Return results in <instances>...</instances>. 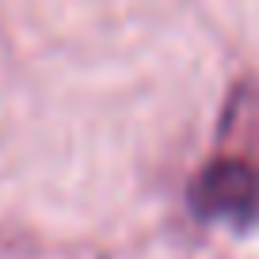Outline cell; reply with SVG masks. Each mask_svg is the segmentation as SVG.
<instances>
[{
    "label": "cell",
    "mask_w": 259,
    "mask_h": 259,
    "mask_svg": "<svg viewBox=\"0 0 259 259\" xmlns=\"http://www.w3.org/2000/svg\"><path fill=\"white\" fill-rule=\"evenodd\" d=\"M187 206L198 221H229L233 229L259 225V164L244 156H213L187 187Z\"/></svg>",
    "instance_id": "1"
}]
</instances>
